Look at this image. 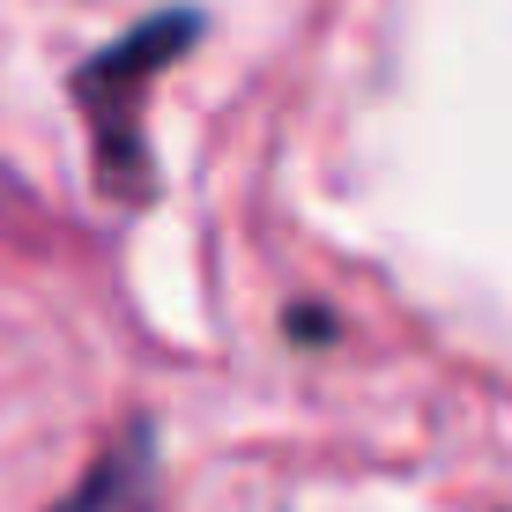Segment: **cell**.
I'll return each instance as SVG.
<instances>
[{"label": "cell", "mask_w": 512, "mask_h": 512, "mask_svg": "<svg viewBox=\"0 0 512 512\" xmlns=\"http://www.w3.org/2000/svg\"><path fill=\"white\" fill-rule=\"evenodd\" d=\"M201 8L171 0V8L141 15L134 30H119L112 45H97L90 60L67 75V97L90 119V156H97V193L104 201L141 208L156 193V156H149V90L201 45Z\"/></svg>", "instance_id": "obj_1"}, {"label": "cell", "mask_w": 512, "mask_h": 512, "mask_svg": "<svg viewBox=\"0 0 512 512\" xmlns=\"http://www.w3.org/2000/svg\"><path fill=\"white\" fill-rule=\"evenodd\" d=\"M149 483H156V431H149V416H134L127 431L104 446V461L52 512H141L149 505Z\"/></svg>", "instance_id": "obj_2"}, {"label": "cell", "mask_w": 512, "mask_h": 512, "mask_svg": "<svg viewBox=\"0 0 512 512\" xmlns=\"http://www.w3.org/2000/svg\"><path fill=\"white\" fill-rule=\"evenodd\" d=\"M290 334H297V342H305V334H312V342H334V320H327V312H305V305H297V312H290Z\"/></svg>", "instance_id": "obj_3"}]
</instances>
